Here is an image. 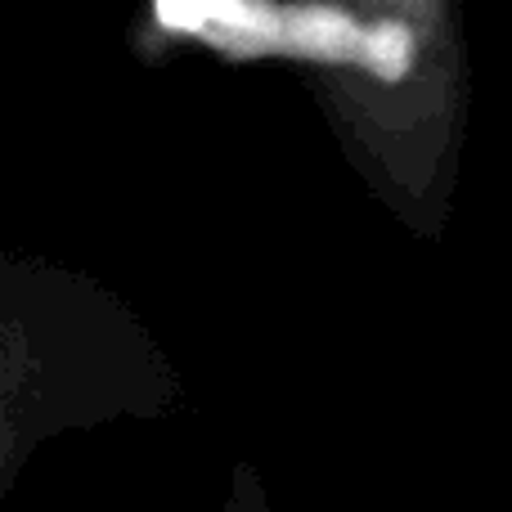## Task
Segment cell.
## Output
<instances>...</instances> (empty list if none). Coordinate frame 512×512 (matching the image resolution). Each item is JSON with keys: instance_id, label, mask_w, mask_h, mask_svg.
I'll use <instances>...</instances> for the list:
<instances>
[{"instance_id": "cell-1", "label": "cell", "mask_w": 512, "mask_h": 512, "mask_svg": "<svg viewBox=\"0 0 512 512\" xmlns=\"http://www.w3.org/2000/svg\"><path fill=\"white\" fill-rule=\"evenodd\" d=\"M5 418H0V490L23 459L63 427L108 414H162L176 405L171 364L153 337L90 279L50 261H5Z\"/></svg>"}, {"instance_id": "cell-2", "label": "cell", "mask_w": 512, "mask_h": 512, "mask_svg": "<svg viewBox=\"0 0 512 512\" xmlns=\"http://www.w3.org/2000/svg\"><path fill=\"white\" fill-rule=\"evenodd\" d=\"M310 5L337 9L373 27H396L436 41L441 50L468 54V27H463V0H310Z\"/></svg>"}]
</instances>
